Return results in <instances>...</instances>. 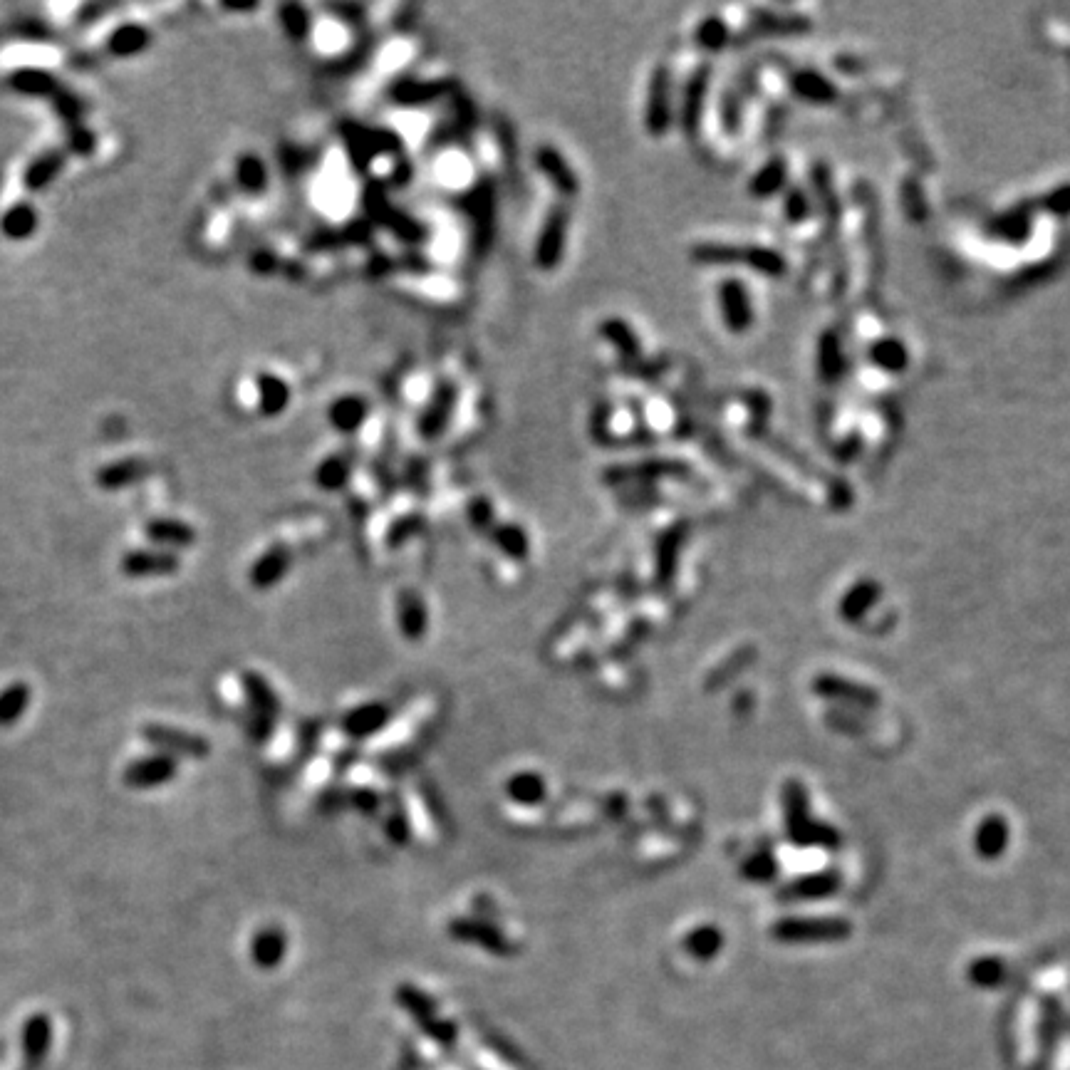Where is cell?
Listing matches in <instances>:
<instances>
[{
  "label": "cell",
  "instance_id": "ffe728a7",
  "mask_svg": "<svg viewBox=\"0 0 1070 1070\" xmlns=\"http://www.w3.org/2000/svg\"><path fill=\"white\" fill-rule=\"evenodd\" d=\"M62 169V154H43L40 159H35L33 164L28 166V171H25V184H28V189H43L45 184H48L50 179L57 174V171Z\"/></svg>",
  "mask_w": 1070,
  "mask_h": 1070
},
{
  "label": "cell",
  "instance_id": "44dd1931",
  "mask_svg": "<svg viewBox=\"0 0 1070 1070\" xmlns=\"http://www.w3.org/2000/svg\"><path fill=\"white\" fill-rule=\"evenodd\" d=\"M35 211L28 204H18L8 211L3 218V231L13 238H25L35 231Z\"/></svg>",
  "mask_w": 1070,
  "mask_h": 1070
},
{
  "label": "cell",
  "instance_id": "7c38bea8",
  "mask_svg": "<svg viewBox=\"0 0 1070 1070\" xmlns=\"http://www.w3.org/2000/svg\"><path fill=\"white\" fill-rule=\"evenodd\" d=\"M506 793L511 801L518 805H540L545 801V781L538 773H516V776L508 781Z\"/></svg>",
  "mask_w": 1070,
  "mask_h": 1070
},
{
  "label": "cell",
  "instance_id": "8992f818",
  "mask_svg": "<svg viewBox=\"0 0 1070 1070\" xmlns=\"http://www.w3.org/2000/svg\"><path fill=\"white\" fill-rule=\"evenodd\" d=\"M538 166L543 169V174L548 176L555 184V189L565 196H573L578 191V176L573 174L570 164L565 161L563 154L553 147H543L538 152Z\"/></svg>",
  "mask_w": 1070,
  "mask_h": 1070
},
{
  "label": "cell",
  "instance_id": "d4e9b609",
  "mask_svg": "<svg viewBox=\"0 0 1070 1070\" xmlns=\"http://www.w3.org/2000/svg\"><path fill=\"white\" fill-rule=\"evenodd\" d=\"M496 540H498V545H501V548L511 555V558H523V555H526L528 540L521 528H516V526L501 528V531H496Z\"/></svg>",
  "mask_w": 1070,
  "mask_h": 1070
},
{
  "label": "cell",
  "instance_id": "83f0119b",
  "mask_svg": "<svg viewBox=\"0 0 1070 1070\" xmlns=\"http://www.w3.org/2000/svg\"><path fill=\"white\" fill-rule=\"evenodd\" d=\"M387 835L394 843H404V840H407V823H404L402 815H392V820L387 823Z\"/></svg>",
  "mask_w": 1070,
  "mask_h": 1070
},
{
  "label": "cell",
  "instance_id": "6da1fadb",
  "mask_svg": "<svg viewBox=\"0 0 1070 1070\" xmlns=\"http://www.w3.org/2000/svg\"><path fill=\"white\" fill-rule=\"evenodd\" d=\"M570 214L565 206H553L550 214L545 216L543 228H540L538 246H535V263L543 270H553L560 266L565 253V238H568Z\"/></svg>",
  "mask_w": 1070,
  "mask_h": 1070
},
{
  "label": "cell",
  "instance_id": "8fae6325",
  "mask_svg": "<svg viewBox=\"0 0 1070 1070\" xmlns=\"http://www.w3.org/2000/svg\"><path fill=\"white\" fill-rule=\"evenodd\" d=\"M387 716V706L382 704L360 706V709H355L345 719V731L350 736H370L387 724Z\"/></svg>",
  "mask_w": 1070,
  "mask_h": 1070
},
{
  "label": "cell",
  "instance_id": "4316f807",
  "mask_svg": "<svg viewBox=\"0 0 1070 1070\" xmlns=\"http://www.w3.org/2000/svg\"><path fill=\"white\" fill-rule=\"evenodd\" d=\"M422 1028L429 1038H434V1041L441 1043V1046H451V1043L456 1041V1028H454V1023H449V1021L431 1018V1021L424 1023Z\"/></svg>",
  "mask_w": 1070,
  "mask_h": 1070
},
{
  "label": "cell",
  "instance_id": "7a4b0ae2",
  "mask_svg": "<svg viewBox=\"0 0 1070 1070\" xmlns=\"http://www.w3.org/2000/svg\"><path fill=\"white\" fill-rule=\"evenodd\" d=\"M144 739L154 746V749L164 751V756H184V758H206L209 756V741H204L201 736L189 734V731L171 729L164 724H149L144 726Z\"/></svg>",
  "mask_w": 1070,
  "mask_h": 1070
},
{
  "label": "cell",
  "instance_id": "3957f363",
  "mask_svg": "<svg viewBox=\"0 0 1070 1070\" xmlns=\"http://www.w3.org/2000/svg\"><path fill=\"white\" fill-rule=\"evenodd\" d=\"M23 1046V1070H38L53 1046V1021L45 1014L30 1016L20 1031Z\"/></svg>",
  "mask_w": 1070,
  "mask_h": 1070
},
{
  "label": "cell",
  "instance_id": "484cf974",
  "mask_svg": "<svg viewBox=\"0 0 1070 1070\" xmlns=\"http://www.w3.org/2000/svg\"><path fill=\"white\" fill-rule=\"evenodd\" d=\"M315 479H318L325 488L342 486V483H345V479H347L345 461H342L340 456H337V459L325 461V464L320 466V471H318V476H315Z\"/></svg>",
  "mask_w": 1070,
  "mask_h": 1070
},
{
  "label": "cell",
  "instance_id": "2e32d148",
  "mask_svg": "<svg viewBox=\"0 0 1070 1070\" xmlns=\"http://www.w3.org/2000/svg\"><path fill=\"white\" fill-rule=\"evenodd\" d=\"M332 427L340 431H355L365 422V402L360 397H342L330 409Z\"/></svg>",
  "mask_w": 1070,
  "mask_h": 1070
},
{
  "label": "cell",
  "instance_id": "e0dca14e",
  "mask_svg": "<svg viewBox=\"0 0 1070 1070\" xmlns=\"http://www.w3.org/2000/svg\"><path fill=\"white\" fill-rule=\"evenodd\" d=\"M149 45V33L142 25H122V28L114 30V35L109 38V50L114 55H137L142 53Z\"/></svg>",
  "mask_w": 1070,
  "mask_h": 1070
},
{
  "label": "cell",
  "instance_id": "7402d4cb",
  "mask_svg": "<svg viewBox=\"0 0 1070 1070\" xmlns=\"http://www.w3.org/2000/svg\"><path fill=\"white\" fill-rule=\"evenodd\" d=\"M258 389H261L263 394V409H266V412H275V409L280 412V409L285 407V402H288V387H285L278 377L261 375V379H258Z\"/></svg>",
  "mask_w": 1070,
  "mask_h": 1070
},
{
  "label": "cell",
  "instance_id": "d6986e66",
  "mask_svg": "<svg viewBox=\"0 0 1070 1070\" xmlns=\"http://www.w3.org/2000/svg\"><path fill=\"white\" fill-rule=\"evenodd\" d=\"M397 1001L402 1004V1009L419 1023V1026H424V1023L431 1021V1018H436L434 1001H431L424 991L414 989V986H402V989L397 991Z\"/></svg>",
  "mask_w": 1070,
  "mask_h": 1070
},
{
  "label": "cell",
  "instance_id": "5bb4252c",
  "mask_svg": "<svg viewBox=\"0 0 1070 1070\" xmlns=\"http://www.w3.org/2000/svg\"><path fill=\"white\" fill-rule=\"evenodd\" d=\"M246 694H248V699H251L253 709H256V714L253 716H256V719L261 716L263 724H268V721L275 716V711L280 709V704H278V699H275L273 689L266 684V679L258 677V674H248Z\"/></svg>",
  "mask_w": 1070,
  "mask_h": 1070
},
{
  "label": "cell",
  "instance_id": "52a82bcc",
  "mask_svg": "<svg viewBox=\"0 0 1070 1070\" xmlns=\"http://www.w3.org/2000/svg\"><path fill=\"white\" fill-rule=\"evenodd\" d=\"M451 934L464 939V942H474L483 949H491L493 954H506L508 949H511L498 929L493 932V927H488V924L483 922H474V919H459V922H454L451 924Z\"/></svg>",
  "mask_w": 1070,
  "mask_h": 1070
},
{
  "label": "cell",
  "instance_id": "ac0fdd59",
  "mask_svg": "<svg viewBox=\"0 0 1070 1070\" xmlns=\"http://www.w3.org/2000/svg\"><path fill=\"white\" fill-rule=\"evenodd\" d=\"M142 474V461H119V464H112L107 466L105 471H100V474H97V483H100L102 488H107V491H114V488H124L129 486V483L142 479Z\"/></svg>",
  "mask_w": 1070,
  "mask_h": 1070
},
{
  "label": "cell",
  "instance_id": "ba28073f",
  "mask_svg": "<svg viewBox=\"0 0 1070 1070\" xmlns=\"http://www.w3.org/2000/svg\"><path fill=\"white\" fill-rule=\"evenodd\" d=\"M251 957L261 969H273L285 957V934L278 927H266L253 937Z\"/></svg>",
  "mask_w": 1070,
  "mask_h": 1070
},
{
  "label": "cell",
  "instance_id": "30bf717a",
  "mask_svg": "<svg viewBox=\"0 0 1070 1070\" xmlns=\"http://www.w3.org/2000/svg\"><path fill=\"white\" fill-rule=\"evenodd\" d=\"M147 535L154 543L174 545V548L176 545L184 548V545H191L196 540L194 528L181 521H174V518H157V521L147 523Z\"/></svg>",
  "mask_w": 1070,
  "mask_h": 1070
},
{
  "label": "cell",
  "instance_id": "4fadbf2b",
  "mask_svg": "<svg viewBox=\"0 0 1070 1070\" xmlns=\"http://www.w3.org/2000/svg\"><path fill=\"white\" fill-rule=\"evenodd\" d=\"M30 704V687L28 684L18 682L10 684L0 692V726H13L15 721H20V716L25 714Z\"/></svg>",
  "mask_w": 1070,
  "mask_h": 1070
},
{
  "label": "cell",
  "instance_id": "9c48e42d",
  "mask_svg": "<svg viewBox=\"0 0 1070 1070\" xmlns=\"http://www.w3.org/2000/svg\"><path fill=\"white\" fill-rule=\"evenodd\" d=\"M290 565V550H285L283 545H275L270 548L261 560H256L251 570V583L256 588H270L273 583H278L285 575Z\"/></svg>",
  "mask_w": 1070,
  "mask_h": 1070
},
{
  "label": "cell",
  "instance_id": "5b68a950",
  "mask_svg": "<svg viewBox=\"0 0 1070 1070\" xmlns=\"http://www.w3.org/2000/svg\"><path fill=\"white\" fill-rule=\"evenodd\" d=\"M179 568V558L169 550H129L122 558V570L129 578H157Z\"/></svg>",
  "mask_w": 1070,
  "mask_h": 1070
},
{
  "label": "cell",
  "instance_id": "9a60e30c",
  "mask_svg": "<svg viewBox=\"0 0 1070 1070\" xmlns=\"http://www.w3.org/2000/svg\"><path fill=\"white\" fill-rule=\"evenodd\" d=\"M399 612H402L399 625H402L404 635H407L409 640H419L424 627H427V610H424L422 600H419L414 592H404L402 600H399Z\"/></svg>",
  "mask_w": 1070,
  "mask_h": 1070
},
{
  "label": "cell",
  "instance_id": "603a6c76",
  "mask_svg": "<svg viewBox=\"0 0 1070 1070\" xmlns=\"http://www.w3.org/2000/svg\"><path fill=\"white\" fill-rule=\"evenodd\" d=\"M13 85L18 87V90L23 92H30V95H45V92L53 90V77L48 75V72H40V70H23L18 72V75L13 77Z\"/></svg>",
  "mask_w": 1070,
  "mask_h": 1070
},
{
  "label": "cell",
  "instance_id": "277c9868",
  "mask_svg": "<svg viewBox=\"0 0 1070 1070\" xmlns=\"http://www.w3.org/2000/svg\"><path fill=\"white\" fill-rule=\"evenodd\" d=\"M174 776H176L174 758L164 756V753H157V756H147V758H139V761L129 763L127 771H124V783H127L129 788L144 791V788L164 786V783H169Z\"/></svg>",
  "mask_w": 1070,
  "mask_h": 1070
},
{
  "label": "cell",
  "instance_id": "cb8c5ba5",
  "mask_svg": "<svg viewBox=\"0 0 1070 1070\" xmlns=\"http://www.w3.org/2000/svg\"><path fill=\"white\" fill-rule=\"evenodd\" d=\"M236 174L238 181H241L248 191H258L266 186V171H263V164L256 157H243L238 161Z\"/></svg>",
  "mask_w": 1070,
  "mask_h": 1070
}]
</instances>
